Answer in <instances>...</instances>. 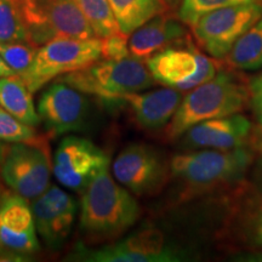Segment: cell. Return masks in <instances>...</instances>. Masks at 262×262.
I'll return each instance as SVG.
<instances>
[{
	"mask_svg": "<svg viewBox=\"0 0 262 262\" xmlns=\"http://www.w3.org/2000/svg\"><path fill=\"white\" fill-rule=\"evenodd\" d=\"M29 41L21 0H0V42Z\"/></svg>",
	"mask_w": 262,
	"mask_h": 262,
	"instance_id": "obj_24",
	"label": "cell"
},
{
	"mask_svg": "<svg viewBox=\"0 0 262 262\" xmlns=\"http://www.w3.org/2000/svg\"><path fill=\"white\" fill-rule=\"evenodd\" d=\"M107 166H110V157L102 148L84 137L70 135L57 146L52 172L63 187L83 193Z\"/></svg>",
	"mask_w": 262,
	"mask_h": 262,
	"instance_id": "obj_13",
	"label": "cell"
},
{
	"mask_svg": "<svg viewBox=\"0 0 262 262\" xmlns=\"http://www.w3.org/2000/svg\"><path fill=\"white\" fill-rule=\"evenodd\" d=\"M5 146L3 145V141H0V164H2V160L4 158V155H5Z\"/></svg>",
	"mask_w": 262,
	"mask_h": 262,
	"instance_id": "obj_32",
	"label": "cell"
},
{
	"mask_svg": "<svg viewBox=\"0 0 262 262\" xmlns=\"http://www.w3.org/2000/svg\"><path fill=\"white\" fill-rule=\"evenodd\" d=\"M260 173H261V176H260V180H261V187H262V165L260 166Z\"/></svg>",
	"mask_w": 262,
	"mask_h": 262,
	"instance_id": "obj_34",
	"label": "cell"
},
{
	"mask_svg": "<svg viewBox=\"0 0 262 262\" xmlns=\"http://www.w3.org/2000/svg\"><path fill=\"white\" fill-rule=\"evenodd\" d=\"M249 2H260V0H182L179 10V18L183 24L192 27L203 15L208 12Z\"/></svg>",
	"mask_w": 262,
	"mask_h": 262,
	"instance_id": "obj_26",
	"label": "cell"
},
{
	"mask_svg": "<svg viewBox=\"0 0 262 262\" xmlns=\"http://www.w3.org/2000/svg\"><path fill=\"white\" fill-rule=\"evenodd\" d=\"M28 40L41 47L56 38L96 37L75 0H21Z\"/></svg>",
	"mask_w": 262,
	"mask_h": 262,
	"instance_id": "obj_6",
	"label": "cell"
},
{
	"mask_svg": "<svg viewBox=\"0 0 262 262\" xmlns=\"http://www.w3.org/2000/svg\"><path fill=\"white\" fill-rule=\"evenodd\" d=\"M146 64L155 81L179 91L194 89L217 74L215 61L202 54L191 39L157 52Z\"/></svg>",
	"mask_w": 262,
	"mask_h": 262,
	"instance_id": "obj_9",
	"label": "cell"
},
{
	"mask_svg": "<svg viewBox=\"0 0 262 262\" xmlns=\"http://www.w3.org/2000/svg\"><path fill=\"white\" fill-rule=\"evenodd\" d=\"M225 61L233 70L255 71L262 67V18L235 41Z\"/></svg>",
	"mask_w": 262,
	"mask_h": 262,
	"instance_id": "obj_22",
	"label": "cell"
},
{
	"mask_svg": "<svg viewBox=\"0 0 262 262\" xmlns=\"http://www.w3.org/2000/svg\"><path fill=\"white\" fill-rule=\"evenodd\" d=\"M12 74H15L14 71L9 67L8 63L4 61V58H3L2 55H0V78L8 77V75H12Z\"/></svg>",
	"mask_w": 262,
	"mask_h": 262,
	"instance_id": "obj_30",
	"label": "cell"
},
{
	"mask_svg": "<svg viewBox=\"0 0 262 262\" xmlns=\"http://www.w3.org/2000/svg\"><path fill=\"white\" fill-rule=\"evenodd\" d=\"M262 18V3L249 2L226 6L203 15L192 26L199 47L211 57L225 58L249 28Z\"/></svg>",
	"mask_w": 262,
	"mask_h": 262,
	"instance_id": "obj_8",
	"label": "cell"
},
{
	"mask_svg": "<svg viewBox=\"0 0 262 262\" xmlns=\"http://www.w3.org/2000/svg\"><path fill=\"white\" fill-rule=\"evenodd\" d=\"M254 143H255V147H256V148L262 153V125H261V129H258L256 133H255Z\"/></svg>",
	"mask_w": 262,
	"mask_h": 262,
	"instance_id": "obj_31",
	"label": "cell"
},
{
	"mask_svg": "<svg viewBox=\"0 0 262 262\" xmlns=\"http://www.w3.org/2000/svg\"><path fill=\"white\" fill-rule=\"evenodd\" d=\"M249 102V83L243 75L220 71L212 79L183 96L172 119L165 126V135L169 140H176L195 124L237 114Z\"/></svg>",
	"mask_w": 262,
	"mask_h": 262,
	"instance_id": "obj_2",
	"label": "cell"
},
{
	"mask_svg": "<svg viewBox=\"0 0 262 262\" xmlns=\"http://www.w3.org/2000/svg\"><path fill=\"white\" fill-rule=\"evenodd\" d=\"M52 165L44 141L15 142L5 150L0 176L12 192L34 201L50 187Z\"/></svg>",
	"mask_w": 262,
	"mask_h": 262,
	"instance_id": "obj_7",
	"label": "cell"
},
{
	"mask_svg": "<svg viewBox=\"0 0 262 262\" xmlns=\"http://www.w3.org/2000/svg\"><path fill=\"white\" fill-rule=\"evenodd\" d=\"M75 2L97 38H104L120 32L108 0H75Z\"/></svg>",
	"mask_w": 262,
	"mask_h": 262,
	"instance_id": "obj_23",
	"label": "cell"
},
{
	"mask_svg": "<svg viewBox=\"0 0 262 262\" xmlns=\"http://www.w3.org/2000/svg\"><path fill=\"white\" fill-rule=\"evenodd\" d=\"M251 162L253 153L245 147L185 152L170 160V176L185 189L181 198H189L222 186L237 185L243 180Z\"/></svg>",
	"mask_w": 262,
	"mask_h": 262,
	"instance_id": "obj_3",
	"label": "cell"
},
{
	"mask_svg": "<svg viewBox=\"0 0 262 262\" xmlns=\"http://www.w3.org/2000/svg\"><path fill=\"white\" fill-rule=\"evenodd\" d=\"M114 179L133 194H156L170 175V163L162 153L145 143H133L120 150L112 165Z\"/></svg>",
	"mask_w": 262,
	"mask_h": 262,
	"instance_id": "obj_11",
	"label": "cell"
},
{
	"mask_svg": "<svg viewBox=\"0 0 262 262\" xmlns=\"http://www.w3.org/2000/svg\"><path fill=\"white\" fill-rule=\"evenodd\" d=\"M101 60V38H56L38 48L32 67L21 75L33 94L71 72Z\"/></svg>",
	"mask_w": 262,
	"mask_h": 262,
	"instance_id": "obj_5",
	"label": "cell"
},
{
	"mask_svg": "<svg viewBox=\"0 0 262 262\" xmlns=\"http://www.w3.org/2000/svg\"><path fill=\"white\" fill-rule=\"evenodd\" d=\"M33 93L17 74L0 78V106L26 125L35 127L41 119L35 110Z\"/></svg>",
	"mask_w": 262,
	"mask_h": 262,
	"instance_id": "obj_20",
	"label": "cell"
},
{
	"mask_svg": "<svg viewBox=\"0 0 262 262\" xmlns=\"http://www.w3.org/2000/svg\"><path fill=\"white\" fill-rule=\"evenodd\" d=\"M38 47L29 41L0 42V55L15 74L21 77L32 67Z\"/></svg>",
	"mask_w": 262,
	"mask_h": 262,
	"instance_id": "obj_25",
	"label": "cell"
},
{
	"mask_svg": "<svg viewBox=\"0 0 262 262\" xmlns=\"http://www.w3.org/2000/svg\"><path fill=\"white\" fill-rule=\"evenodd\" d=\"M229 195L227 231L241 244L262 250V193L238 182Z\"/></svg>",
	"mask_w": 262,
	"mask_h": 262,
	"instance_id": "obj_16",
	"label": "cell"
},
{
	"mask_svg": "<svg viewBox=\"0 0 262 262\" xmlns=\"http://www.w3.org/2000/svg\"><path fill=\"white\" fill-rule=\"evenodd\" d=\"M182 98L181 91L165 86L148 93L124 95L119 98V103L129 107L134 122L140 129L155 131L168 125Z\"/></svg>",
	"mask_w": 262,
	"mask_h": 262,
	"instance_id": "obj_18",
	"label": "cell"
},
{
	"mask_svg": "<svg viewBox=\"0 0 262 262\" xmlns=\"http://www.w3.org/2000/svg\"><path fill=\"white\" fill-rule=\"evenodd\" d=\"M140 205L133 193L104 168L85 188L80 202V228L95 241L116 239L136 224Z\"/></svg>",
	"mask_w": 262,
	"mask_h": 262,
	"instance_id": "obj_1",
	"label": "cell"
},
{
	"mask_svg": "<svg viewBox=\"0 0 262 262\" xmlns=\"http://www.w3.org/2000/svg\"><path fill=\"white\" fill-rule=\"evenodd\" d=\"M38 113L48 133L57 137L86 129L91 106L86 94L58 79L41 94Z\"/></svg>",
	"mask_w": 262,
	"mask_h": 262,
	"instance_id": "obj_14",
	"label": "cell"
},
{
	"mask_svg": "<svg viewBox=\"0 0 262 262\" xmlns=\"http://www.w3.org/2000/svg\"><path fill=\"white\" fill-rule=\"evenodd\" d=\"M251 134V123L239 114L198 123L183 134L182 145L188 149H235L244 147Z\"/></svg>",
	"mask_w": 262,
	"mask_h": 262,
	"instance_id": "obj_17",
	"label": "cell"
},
{
	"mask_svg": "<svg viewBox=\"0 0 262 262\" xmlns=\"http://www.w3.org/2000/svg\"><path fill=\"white\" fill-rule=\"evenodd\" d=\"M249 91H250V104L253 107L254 114L258 124L262 125V73L249 83Z\"/></svg>",
	"mask_w": 262,
	"mask_h": 262,
	"instance_id": "obj_29",
	"label": "cell"
},
{
	"mask_svg": "<svg viewBox=\"0 0 262 262\" xmlns=\"http://www.w3.org/2000/svg\"><path fill=\"white\" fill-rule=\"evenodd\" d=\"M165 2H166V4H168V5L175 6L176 4H179V3L181 2V0H165Z\"/></svg>",
	"mask_w": 262,
	"mask_h": 262,
	"instance_id": "obj_33",
	"label": "cell"
},
{
	"mask_svg": "<svg viewBox=\"0 0 262 262\" xmlns=\"http://www.w3.org/2000/svg\"><path fill=\"white\" fill-rule=\"evenodd\" d=\"M129 35L123 32L114 33L101 38V58L107 61H119L130 56Z\"/></svg>",
	"mask_w": 262,
	"mask_h": 262,
	"instance_id": "obj_28",
	"label": "cell"
},
{
	"mask_svg": "<svg viewBox=\"0 0 262 262\" xmlns=\"http://www.w3.org/2000/svg\"><path fill=\"white\" fill-rule=\"evenodd\" d=\"M34 127L26 125L0 106V141L24 142L34 139Z\"/></svg>",
	"mask_w": 262,
	"mask_h": 262,
	"instance_id": "obj_27",
	"label": "cell"
},
{
	"mask_svg": "<svg viewBox=\"0 0 262 262\" xmlns=\"http://www.w3.org/2000/svg\"><path fill=\"white\" fill-rule=\"evenodd\" d=\"M3 194H4V193H3L2 191H0V201H2V196H3Z\"/></svg>",
	"mask_w": 262,
	"mask_h": 262,
	"instance_id": "obj_35",
	"label": "cell"
},
{
	"mask_svg": "<svg viewBox=\"0 0 262 262\" xmlns=\"http://www.w3.org/2000/svg\"><path fill=\"white\" fill-rule=\"evenodd\" d=\"M31 206L42 242L52 250L60 249L70 237L77 215L73 196L57 186H50Z\"/></svg>",
	"mask_w": 262,
	"mask_h": 262,
	"instance_id": "obj_15",
	"label": "cell"
},
{
	"mask_svg": "<svg viewBox=\"0 0 262 262\" xmlns=\"http://www.w3.org/2000/svg\"><path fill=\"white\" fill-rule=\"evenodd\" d=\"M187 40V29L181 19L179 21L164 12L131 33L129 50L131 56L147 61L157 52Z\"/></svg>",
	"mask_w": 262,
	"mask_h": 262,
	"instance_id": "obj_19",
	"label": "cell"
},
{
	"mask_svg": "<svg viewBox=\"0 0 262 262\" xmlns=\"http://www.w3.org/2000/svg\"><path fill=\"white\" fill-rule=\"evenodd\" d=\"M70 257L86 262H169L180 261L182 254L168 244L158 229L145 228L100 249H89L80 244Z\"/></svg>",
	"mask_w": 262,
	"mask_h": 262,
	"instance_id": "obj_10",
	"label": "cell"
},
{
	"mask_svg": "<svg viewBox=\"0 0 262 262\" xmlns=\"http://www.w3.org/2000/svg\"><path fill=\"white\" fill-rule=\"evenodd\" d=\"M58 79L107 103H119L124 95L140 93L155 84L147 64L134 56L119 61L98 60Z\"/></svg>",
	"mask_w": 262,
	"mask_h": 262,
	"instance_id": "obj_4",
	"label": "cell"
},
{
	"mask_svg": "<svg viewBox=\"0 0 262 262\" xmlns=\"http://www.w3.org/2000/svg\"><path fill=\"white\" fill-rule=\"evenodd\" d=\"M120 32L130 35L150 18L168 11L165 0H108Z\"/></svg>",
	"mask_w": 262,
	"mask_h": 262,
	"instance_id": "obj_21",
	"label": "cell"
},
{
	"mask_svg": "<svg viewBox=\"0 0 262 262\" xmlns=\"http://www.w3.org/2000/svg\"><path fill=\"white\" fill-rule=\"evenodd\" d=\"M28 199L5 193L0 201V261H25L40 251Z\"/></svg>",
	"mask_w": 262,
	"mask_h": 262,
	"instance_id": "obj_12",
	"label": "cell"
}]
</instances>
